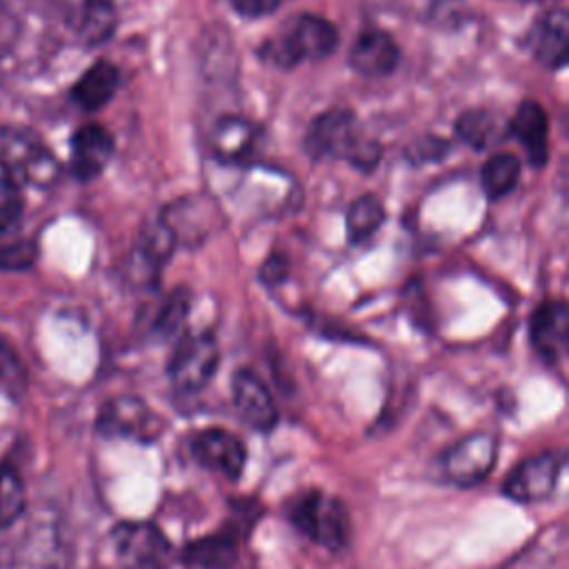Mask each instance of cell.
<instances>
[{
  "mask_svg": "<svg viewBox=\"0 0 569 569\" xmlns=\"http://www.w3.org/2000/svg\"><path fill=\"white\" fill-rule=\"evenodd\" d=\"M305 149L311 158H340L362 171L380 160V144L358 136L356 116L347 109H327L316 116L307 127Z\"/></svg>",
  "mask_w": 569,
  "mask_h": 569,
  "instance_id": "cell-1",
  "label": "cell"
},
{
  "mask_svg": "<svg viewBox=\"0 0 569 569\" xmlns=\"http://www.w3.org/2000/svg\"><path fill=\"white\" fill-rule=\"evenodd\" d=\"M287 516L305 538L329 551H340L349 545V511L336 496L309 489L291 500Z\"/></svg>",
  "mask_w": 569,
  "mask_h": 569,
  "instance_id": "cell-2",
  "label": "cell"
},
{
  "mask_svg": "<svg viewBox=\"0 0 569 569\" xmlns=\"http://www.w3.org/2000/svg\"><path fill=\"white\" fill-rule=\"evenodd\" d=\"M338 47L336 27L316 13H300L282 36L267 40L260 56L276 67H296L302 60H325Z\"/></svg>",
  "mask_w": 569,
  "mask_h": 569,
  "instance_id": "cell-3",
  "label": "cell"
},
{
  "mask_svg": "<svg viewBox=\"0 0 569 569\" xmlns=\"http://www.w3.org/2000/svg\"><path fill=\"white\" fill-rule=\"evenodd\" d=\"M0 169L16 184L49 187L60 173L53 153L31 133L16 127H0Z\"/></svg>",
  "mask_w": 569,
  "mask_h": 569,
  "instance_id": "cell-4",
  "label": "cell"
},
{
  "mask_svg": "<svg viewBox=\"0 0 569 569\" xmlns=\"http://www.w3.org/2000/svg\"><path fill=\"white\" fill-rule=\"evenodd\" d=\"M109 538L122 569H169L173 562V547L153 522H120Z\"/></svg>",
  "mask_w": 569,
  "mask_h": 569,
  "instance_id": "cell-5",
  "label": "cell"
},
{
  "mask_svg": "<svg viewBox=\"0 0 569 569\" xmlns=\"http://www.w3.org/2000/svg\"><path fill=\"white\" fill-rule=\"evenodd\" d=\"M220 349L209 331H196L184 333L178 345L173 347V353L167 365L169 382L180 393H198L209 385L218 369Z\"/></svg>",
  "mask_w": 569,
  "mask_h": 569,
  "instance_id": "cell-6",
  "label": "cell"
},
{
  "mask_svg": "<svg viewBox=\"0 0 569 569\" xmlns=\"http://www.w3.org/2000/svg\"><path fill=\"white\" fill-rule=\"evenodd\" d=\"M565 451H540L520 460L502 482V493L520 505H533L549 500L560 491Z\"/></svg>",
  "mask_w": 569,
  "mask_h": 569,
  "instance_id": "cell-7",
  "label": "cell"
},
{
  "mask_svg": "<svg viewBox=\"0 0 569 569\" xmlns=\"http://www.w3.org/2000/svg\"><path fill=\"white\" fill-rule=\"evenodd\" d=\"M498 438L491 431H473L458 438L440 460L442 476L458 485L471 487L482 482L496 467Z\"/></svg>",
  "mask_w": 569,
  "mask_h": 569,
  "instance_id": "cell-8",
  "label": "cell"
},
{
  "mask_svg": "<svg viewBox=\"0 0 569 569\" xmlns=\"http://www.w3.org/2000/svg\"><path fill=\"white\" fill-rule=\"evenodd\" d=\"M162 429L164 420L138 396H116L98 413V431L111 438L153 442Z\"/></svg>",
  "mask_w": 569,
  "mask_h": 569,
  "instance_id": "cell-9",
  "label": "cell"
},
{
  "mask_svg": "<svg viewBox=\"0 0 569 569\" xmlns=\"http://www.w3.org/2000/svg\"><path fill=\"white\" fill-rule=\"evenodd\" d=\"M533 351L549 365L569 356V305L562 300L540 302L529 318Z\"/></svg>",
  "mask_w": 569,
  "mask_h": 569,
  "instance_id": "cell-10",
  "label": "cell"
},
{
  "mask_svg": "<svg viewBox=\"0 0 569 569\" xmlns=\"http://www.w3.org/2000/svg\"><path fill=\"white\" fill-rule=\"evenodd\" d=\"M191 453L202 467L229 480H238L247 462L244 442L236 433L218 427L200 431L191 442Z\"/></svg>",
  "mask_w": 569,
  "mask_h": 569,
  "instance_id": "cell-11",
  "label": "cell"
},
{
  "mask_svg": "<svg viewBox=\"0 0 569 569\" xmlns=\"http://www.w3.org/2000/svg\"><path fill=\"white\" fill-rule=\"evenodd\" d=\"M231 396L238 416L256 431H271L278 425V409L269 387L249 369H240L231 380Z\"/></svg>",
  "mask_w": 569,
  "mask_h": 569,
  "instance_id": "cell-12",
  "label": "cell"
},
{
  "mask_svg": "<svg viewBox=\"0 0 569 569\" xmlns=\"http://www.w3.org/2000/svg\"><path fill=\"white\" fill-rule=\"evenodd\" d=\"M527 47L533 58L547 69L569 64V11L551 9L536 20L529 31Z\"/></svg>",
  "mask_w": 569,
  "mask_h": 569,
  "instance_id": "cell-13",
  "label": "cell"
},
{
  "mask_svg": "<svg viewBox=\"0 0 569 569\" xmlns=\"http://www.w3.org/2000/svg\"><path fill=\"white\" fill-rule=\"evenodd\" d=\"M400 49L396 40L380 29H365L349 49V67L365 78H382L396 69Z\"/></svg>",
  "mask_w": 569,
  "mask_h": 569,
  "instance_id": "cell-14",
  "label": "cell"
},
{
  "mask_svg": "<svg viewBox=\"0 0 569 569\" xmlns=\"http://www.w3.org/2000/svg\"><path fill=\"white\" fill-rule=\"evenodd\" d=\"M247 533L240 525H224L222 529L196 538L184 545L182 562L196 569H231L238 560L240 536Z\"/></svg>",
  "mask_w": 569,
  "mask_h": 569,
  "instance_id": "cell-15",
  "label": "cell"
},
{
  "mask_svg": "<svg viewBox=\"0 0 569 569\" xmlns=\"http://www.w3.org/2000/svg\"><path fill=\"white\" fill-rule=\"evenodd\" d=\"M113 156L111 133L98 124L89 122L76 129L71 138V171L80 180L96 178Z\"/></svg>",
  "mask_w": 569,
  "mask_h": 569,
  "instance_id": "cell-16",
  "label": "cell"
},
{
  "mask_svg": "<svg viewBox=\"0 0 569 569\" xmlns=\"http://www.w3.org/2000/svg\"><path fill=\"white\" fill-rule=\"evenodd\" d=\"M509 133L522 144L527 160L542 169L549 160V118L536 100H522L509 122Z\"/></svg>",
  "mask_w": 569,
  "mask_h": 569,
  "instance_id": "cell-17",
  "label": "cell"
},
{
  "mask_svg": "<svg viewBox=\"0 0 569 569\" xmlns=\"http://www.w3.org/2000/svg\"><path fill=\"white\" fill-rule=\"evenodd\" d=\"M256 127L240 118V116H227L216 122L211 131V149L213 156L222 162H240L242 158L249 156L253 142H256Z\"/></svg>",
  "mask_w": 569,
  "mask_h": 569,
  "instance_id": "cell-18",
  "label": "cell"
},
{
  "mask_svg": "<svg viewBox=\"0 0 569 569\" xmlns=\"http://www.w3.org/2000/svg\"><path fill=\"white\" fill-rule=\"evenodd\" d=\"M116 89H118V69L107 60H98L78 78V82L71 89V98L82 109L96 111L113 98Z\"/></svg>",
  "mask_w": 569,
  "mask_h": 569,
  "instance_id": "cell-19",
  "label": "cell"
},
{
  "mask_svg": "<svg viewBox=\"0 0 569 569\" xmlns=\"http://www.w3.org/2000/svg\"><path fill=\"white\" fill-rule=\"evenodd\" d=\"M509 127H500V120L487 109H467L456 120V136L471 149H487L496 144Z\"/></svg>",
  "mask_w": 569,
  "mask_h": 569,
  "instance_id": "cell-20",
  "label": "cell"
},
{
  "mask_svg": "<svg viewBox=\"0 0 569 569\" xmlns=\"http://www.w3.org/2000/svg\"><path fill=\"white\" fill-rule=\"evenodd\" d=\"M385 220V204L378 196L373 193H365L358 196L345 216V224H347V238L351 244H360L365 242L369 236H373L380 224Z\"/></svg>",
  "mask_w": 569,
  "mask_h": 569,
  "instance_id": "cell-21",
  "label": "cell"
},
{
  "mask_svg": "<svg viewBox=\"0 0 569 569\" xmlns=\"http://www.w3.org/2000/svg\"><path fill=\"white\" fill-rule=\"evenodd\" d=\"M520 180V162L513 153H493L480 167V184L489 200H498L516 189Z\"/></svg>",
  "mask_w": 569,
  "mask_h": 569,
  "instance_id": "cell-22",
  "label": "cell"
},
{
  "mask_svg": "<svg viewBox=\"0 0 569 569\" xmlns=\"http://www.w3.org/2000/svg\"><path fill=\"white\" fill-rule=\"evenodd\" d=\"M176 242H178V238H176L173 229L169 227V222L164 218H160L147 227V231L140 240V247L136 249V258L147 271L156 273L164 264V260L171 256Z\"/></svg>",
  "mask_w": 569,
  "mask_h": 569,
  "instance_id": "cell-23",
  "label": "cell"
},
{
  "mask_svg": "<svg viewBox=\"0 0 569 569\" xmlns=\"http://www.w3.org/2000/svg\"><path fill=\"white\" fill-rule=\"evenodd\" d=\"M27 507V491L18 469L11 462H0V529L11 527Z\"/></svg>",
  "mask_w": 569,
  "mask_h": 569,
  "instance_id": "cell-24",
  "label": "cell"
},
{
  "mask_svg": "<svg viewBox=\"0 0 569 569\" xmlns=\"http://www.w3.org/2000/svg\"><path fill=\"white\" fill-rule=\"evenodd\" d=\"M189 305H191V296L187 289L180 287V289L171 291L156 316L153 331L158 336H173L184 325V320L189 316Z\"/></svg>",
  "mask_w": 569,
  "mask_h": 569,
  "instance_id": "cell-25",
  "label": "cell"
},
{
  "mask_svg": "<svg viewBox=\"0 0 569 569\" xmlns=\"http://www.w3.org/2000/svg\"><path fill=\"white\" fill-rule=\"evenodd\" d=\"M38 247L33 240L18 236V231L0 236V269L20 271L36 262Z\"/></svg>",
  "mask_w": 569,
  "mask_h": 569,
  "instance_id": "cell-26",
  "label": "cell"
},
{
  "mask_svg": "<svg viewBox=\"0 0 569 569\" xmlns=\"http://www.w3.org/2000/svg\"><path fill=\"white\" fill-rule=\"evenodd\" d=\"M27 391V371L16 351L0 340V393L18 400Z\"/></svg>",
  "mask_w": 569,
  "mask_h": 569,
  "instance_id": "cell-27",
  "label": "cell"
},
{
  "mask_svg": "<svg viewBox=\"0 0 569 569\" xmlns=\"http://www.w3.org/2000/svg\"><path fill=\"white\" fill-rule=\"evenodd\" d=\"M22 211H24V202H22L20 184H16L7 176H0V236L18 231Z\"/></svg>",
  "mask_w": 569,
  "mask_h": 569,
  "instance_id": "cell-28",
  "label": "cell"
},
{
  "mask_svg": "<svg viewBox=\"0 0 569 569\" xmlns=\"http://www.w3.org/2000/svg\"><path fill=\"white\" fill-rule=\"evenodd\" d=\"M449 142L438 138V136H422L409 151L407 156L416 162V164H425V162H436L442 156H447Z\"/></svg>",
  "mask_w": 569,
  "mask_h": 569,
  "instance_id": "cell-29",
  "label": "cell"
},
{
  "mask_svg": "<svg viewBox=\"0 0 569 569\" xmlns=\"http://www.w3.org/2000/svg\"><path fill=\"white\" fill-rule=\"evenodd\" d=\"M231 7L236 9V13L244 16V18H262L269 16L278 9L280 0H229Z\"/></svg>",
  "mask_w": 569,
  "mask_h": 569,
  "instance_id": "cell-30",
  "label": "cell"
},
{
  "mask_svg": "<svg viewBox=\"0 0 569 569\" xmlns=\"http://www.w3.org/2000/svg\"><path fill=\"white\" fill-rule=\"evenodd\" d=\"M287 278V260L282 256H269L260 267V280L264 284H280Z\"/></svg>",
  "mask_w": 569,
  "mask_h": 569,
  "instance_id": "cell-31",
  "label": "cell"
},
{
  "mask_svg": "<svg viewBox=\"0 0 569 569\" xmlns=\"http://www.w3.org/2000/svg\"><path fill=\"white\" fill-rule=\"evenodd\" d=\"M562 127H565V133H567V138H569V107H567V111H565V116H562Z\"/></svg>",
  "mask_w": 569,
  "mask_h": 569,
  "instance_id": "cell-32",
  "label": "cell"
}]
</instances>
